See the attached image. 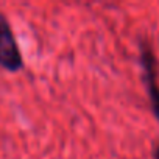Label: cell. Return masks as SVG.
Instances as JSON below:
<instances>
[{
	"instance_id": "1",
	"label": "cell",
	"mask_w": 159,
	"mask_h": 159,
	"mask_svg": "<svg viewBox=\"0 0 159 159\" xmlns=\"http://www.w3.org/2000/svg\"><path fill=\"white\" fill-rule=\"evenodd\" d=\"M0 67L7 72H19L24 69L20 48L3 13H0Z\"/></svg>"
},
{
	"instance_id": "2",
	"label": "cell",
	"mask_w": 159,
	"mask_h": 159,
	"mask_svg": "<svg viewBox=\"0 0 159 159\" xmlns=\"http://www.w3.org/2000/svg\"><path fill=\"white\" fill-rule=\"evenodd\" d=\"M140 62L143 69V81L147 86L151 111L159 120V83H157V66L151 47L147 42L140 44Z\"/></svg>"
}]
</instances>
